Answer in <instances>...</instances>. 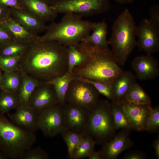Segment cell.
<instances>
[{
  "mask_svg": "<svg viewBox=\"0 0 159 159\" xmlns=\"http://www.w3.org/2000/svg\"><path fill=\"white\" fill-rule=\"evenodd\" d=\"M19 66L35 80L49 82L67 72V47L51 40L30 43L21 57Z\"/></svg>",
  "mask_w": 159,
  "mask_h": 159,
  "instance_id": "1",
  "label": "cell"
},
{
  "mask_svg": "<svg viewBox=\"0 0 159 159\" xmlns=\"http://www.w3.org/2000/svg\"><path fill=\"white\" fill-rule=\"evenodd\" d=\"M77 48L85 55L86 59L73 68L74 76L100 81L111 86L123 72L108 47L98 48L90 43L81 42Z\"/></svg>",
  "mask_w": 159,
  "mask_h": 159,
  "instance_id": "2",
  "label": "cell"
},
{
  "mask_svg": "<svg viewBox=\"0 0 159 159\" xmlns=\"http://www.w3.org/2000/svg\"><path fill=\"white\" fill-rule=\"evenodd\" d=\"M96 23L83 20L76 14L66 13L60 22L53 21L46 26V33L40 36L39 40H54L67 47H77L90 35Z\"/></svg>",
  "mask_w": 159,
  "mask_h": 159,
  "instance_id": "3",
  "label": "cell"
},
{
  "mask_svg": "<svg viewBox=\"0 0 159 159\" xmlns=\"http://www.w3.org/2000/svg\"><path fill=\"white\" fill-rule=\"evenodd\" d=\"M137 26L130 10L125 9L114 21L112 35L108 41L118 64L124 66L133 50L137 46Z\"/></svg>",
  "mask_w": 159,
  "mask_h": 159,
  "instance_id": "4",
  "label": "cell"
},
{
  "mask_svg": "<svg viewBox=\"0 0 159 159\" xmlns=\"http://www.w3.org/2000/svg\"><path fill=\"white\" fill-rule=\"evenodd\" d=\"M34 132L21 128L0 114V150L8 158L19 159L36 142Z\"/></svg>",
  "mask_w": 159,
  "mask_h": 159,
  "instance_id": "5",
  "label": "cell"
},
{
  "mask_svg": "<svg viewBox=\"0 0 159 159\" xmlns=\"http://www.w3.org/2000/svg\"><path fill=\"white\" fill-rule=\"evenodd\" d=\"M110 103L100 99L91 111L84 133L91 135L96 144L103 145L116 135Z\"/></svg>",
  "mask_w": 159,
  "mask_h": 159,
  "instance_id": "6",
  "label": "cell"
},
{
  "mask_svg": "<svg viewBox=\"0 0 159 159\" xmlns=\"http://www.w3.org/2000/svg\"><path fill=\"white\" fill-rule=\"evenodd\" d=\"M50 6L57 14L71 13L82 17L105 13L110 4L109 0H57Z\"/></svg>",
  "mask_w": 159,
  "mask_h": 159,
  "instance_id": "7",
  "label": "cell"
},
{
  "mask_svg": "<svg viewBox=\"0 0 159 159\" xmlns=\"http://www.w3.org/2000/svg\"><path fill=\"white\" fill-rule=\"evenodd\" d=\"M100 93L92 84L74 79L67 92V103L84 107L90 111L97 105Z\"/></svg>",
  "mask_w": 159,
  "mask_h": 159,
  "instance_id": "8",
  "label": "cell"
},
{
  "mask_svg": "<svg viewBox=\"0 0 159 159\" xmlns=\"http://www.w3.org/2000/svg\"><path fill=\"white\" fill-rule=\"evenodd\" d=\"M37 126L44 136L52 138L65 128L63 123L62 106L59 103L43 110L37 116Z\"/></svg>",
  "mask_w": 159,
  "mask_h": 159,
  "instance_id": "9",
  "label": "cell"
},
{
  "mask_svg": "<svg viewBox=\"0 0 159 159\" xmlns=\"http://www.w3.org/2000/svg\"><path fill=\"white\" fill-rule=\"evenodd\" d=\"M138 39L137 46L140 51L152 55L159 50V27L149 19H144L137 26Z\"/></svg>",
  "mask_w": 159,
  "mask_h": 159,
  "instance_id": "10",
  "label": "cell"
},
{
  "mask_svg": "<svg viewBox=\"0 0 159 159\" xmlns=\"http://www.w3.org/2000/svg\"><path fill=\"white\" fill-rule=\"evenodd\" d=\"M62 107L64 127L75 132L84 133L90 111L84 107L67 102Z\"/></svg>",
  "mask_w": 159,
  "mask_h": 159,
  "instance_id": "11",
  "label": "cell"
},
{
  "mask_svg": "<svg viewBox=\"0 0 159 159\" xmlns=\"http://www.w3.org/2000/svg\"><path fill=\"white\" fill-rule=\"evenodd\" d=\"M59 103L54 86L43 83L35 88L30 97L29 106L38 115L45 109Z\"/></svg>",
  "mask_w": 159,
  "mask_h": 159,
  "instance_id": "12",
  "label": "cell"
},
{
  "mask_svg": "<svg viewBox=\"0 0 159 159\" xmlns=\"http://www.w3.org/2000/svg\"><path fill=\"white\" fill-rule=\"evenodd\" d=\"M131 131L122 129L112 139L102 145L98 151L102 159H117L122 152L131 148L134 143L130 137Z\"/></svg>",
  "mask_w": 159,
  "mask_h": 159,
  "instance_id": "13",
  "label": "cell"
},
{
  "mask_svg": "<svg viewBox=\"0 0 159 159\" xmlns=\"http://www.w3.org/2000/svg\"><path fill=\"white\" fill-rule=\"evenodd\" d=\"M122 104L133 130L146 131L147 120L152 109L151 105L138 104L126 100Z\"/></svg>",
  "mask_w": 159,
  "mask_h": 159,
  "instance_id": "14",
  "label": "cell"
},
{
  "mask_svg": "<svg viewBox=\"0 0 159 159\" xmlns=\"http://www.w3.org/2000/svg\"><path fill=\"white\" fill-rule=\"evenodd\" d=\"M131 66L136 78L142 80H153L159 74V64L152 55L147 54L136 57Z\"/></svg>",
  "mask_w": 159,
  "mask_h": 159,
  "instance_id": "15",
  "label": "cell"
},
{
  "mask_svg": "<svg viewBox=\"0 0 159 159\" xmlns=\"http://www.w3.org/2000/svg\"><path fill=\"white\" fill-rule=\"evenodd\" d=\"M12 114H7L9 120L18 127L34 132L38 130L37 115L29 106H18Z\"/></svg>",
  "mask_w": 159,
  "mask_h": 159,
  "instance_id": "16",
  "label": "cell"
},
{
  "mask_svg": "<svg viewBox=\"0 0 159 159\" xmlns=\"http://www.w3.org/2000/svg\"><path fill=\"white\" fill-rule=\"evenodd\" d=\"M24 10L45 22L53 21L57 14L44 0H19Z\"/></svg>",
  "mask_w": 159,
  "mask_h": 159,
  "instance_id": "17",
  "label": "cell"
},
{
  "mask_svg": "<svg viewBox=\"0 0 159 159\" xmlns=\"http://www.w3.org/2000/svg\"><path fill=\"white\" fill-rule=\"evenodd\" d=\"M136 78L131 72L124 71L112 84V102L122 103L130 88L135 82Z\"/></svg>",
  "mask_w": 159,
  "mask_h": 159,
  "instance_id": "18",
  "label": "cell"
},
{
  "mask_svg": "<svg viewBox=\"0 0 159 159\" xmlns=\"http://www.w3.org/2000/svg\"><path fill=\"white\" fill-rule=\"evenodd\" d=\"M10 15L29 32L38 34L46 30L45 22L24 10L10 8Z\"/></svg>",
  "mask_w": 159,
  "mask_h": 159,
  "instance_id": "19",
  "label": "cell"
},
{
  "mask_svg": "<svg viewBox=\"0 0 159 159\" xmlns=\"http://www.w3.org/2000/svg\"><path fill=\"white\" fill-rule=\"evenodd\" d=\"M0 24L10 32L16 41L29 43L38 40L39 39L40 36L27 30L10 15L2 21Z\"/></svg>",
  "mask_w": 159,
  "mask_h": 159,
  "instance_id": "20",
  "label": "cell"
},
{
  "mask_svg": "<svg viewBox=\"0 0 159 159\" xmlns=\"http://www.w3.org/2000/svg\"><path fill=\"white\" fill-rule=\"evenodd\" d=\"M22 77V82L17 93L18 106H29L30 97L35 88L39 85L44 82H41L31 77L25 73L20 68Z\"/></svg>",
  "mask_w": 159,
  "mask_h": 159,
  "instance_id": "21",
  "label": "cell"
},
{
  "mask_svg": "<svg viewBox=\"0 0 159 159\" xmlns=\"http://www.w3.org/2000/svg\"><path fill=\"white\" fill-rule=\"evenodd\" d=\"M93 30L92 34H90L82 42L90 43L98 48H108L109 44L107 39V25L105 19L102 21L97 22Z\"/></svg>",
  "mask_w": 159,
  "mask_h": 159,
  "instance_id": "22",
  "label": "cell"
},
{
  "mask_svg": "<svg viewBox=\"0 0 159 159\" xmlns=\"http://www.w3.org/2000/svg\"><path fill=\"white\" fill-rule=\"evenodd\" d=\"M74 79V76L72 73L67 72L63 76L55 78L49 82H45L54 86L59 100V104L62 106L67 103L66 95L70 83Z\"/></svg>",
  "mask_w": 159,
  "mask_h": 159,
  "instance_id": "23",
  "label": "cell"
},
{
  "mask_svg": "<svg viewBox=\"0 0 159 159\" xmlns=\"http://www.w3.org/2000/svg\"><path fill=\"white\" fill-rule=\"evenodd\" d=\"M110 105L115 131L120 129L133 130L122 104L112 102Z\"/></svg>",
  "mask_w": 159,
  "mask_h": 159,
  "instance_id": "24",
  "label": "cell"
},
{
  "mask_svg": "<svg viewBox=\"0 0 159 159\" xmlns=\"http://www.w3.org/2000/svg\"><path fill=\"white\" fill-rule=\"evenodd\" d=\"M3 81L1 90L16 93L21 86L22 77L19 67L8 72H3Z\"/></svg>",
  "mask_w": 159,
  "mask_h": 159,
  "instance_id": "25",
  "label": "cell"
},
{
  "mask_svg": "<svg viewBox=\"0 0 159 159\" xmlns=\"http://www.w3.org/2000/svg\"><path fill=\"white\" fill-rule=\"evenodd\" d=\"M65 142L67 149V157L71 159L75 150L86 134L75 132L65 129L60 133Z\"/></svg>",
  "mask_w": 159,
  "mask_h": 159,
  "instance_id": "26",
  "label": "cell"
},
{
  "mask_svg": "<svg viewBox=\"0 0 159 159\" xmlns=\"http://www.w3.org/2000/svg\"><path fill=\"white\" fill-rule=\"evenodd\" d=\"M125 100L138 104L151 105V104L150 97L142 87L136 82L130 88Z\"/></svg>",
  "mask_w": 159,
  "mask_h": 159,
  "instance_id": "27",
  "label": "cell"
},
{
  "mask_svg": "<svg viewBox=\"0 0 159 159\" xmlns=\"http://www.w3.org/2000/svg\"><path fill=\"white\" fill-rule=\"evenodd\" d=\"M16 93L1 90L0 91V114L5 115L18 106Z\"/></svg>",
  "mask_w": 159,
  "mask_h": 159,
  "instance_id": "28",
  "label": "cell"
},
{
  "mask_svg": "<svg viewBox=\"0 0 159 159\" xmlns=\"http://www.w3.org/2000/svg\"><path fill=\"white\" fill-rule=\"evenodd\" d=\"M29 43L13 41L0 47V56H21L26 51Z\"/></svg>",
  "mask_w": 159,
  "mask_h": 159,
  "instance_id": "29",
  "label": "cell"
},
{
  "mask_svg": "<svg viewBox=\"0 0 159 159\" xmlns=\"http://www.w3.org/2000/svg\"><path fill=\"white\" fill-rule=\"evenodd\" d=\"M96 142L91 135H86L74 152L72 159H81L87 158L95 149Z\"/></svg>",
  "mask_w": 159,
  "mask_h": 159,
  "instance_id": "30",
  "label": "cell"
},
{
  "mask_svg": "<svg viewBox=\"0 0 159 159\" xmlns=\"http://www.w3.org/2000/svg\"><path fill=\"white\" fill-rule=\"evenodd\" d=\"M67 72L72 73L73 68L84 62L86 59V57L77 47L74 46L67 47Z\"/></svg>",
  "mask_w": 159,
  "mask_h": 159,
  "instance_id": "31",
  "label": "cell"
},
{
  "mask_svg": "<svg viewBox=\"0 0 159 159\" xmlns=\"http://www.w3.org/2000/svg\"><path fill=\"white\" fill-rule=\"evenodd\" d=\"M74 79L92 84L100 94L106 97L108 100H112L111 86L110 85L100 81L89 80L74 76Z\"/></svg>",
  "mask_w": 159,
  "mask_h": 159,
  "instance_id": "32",
  "label": "cell"
},
{
  "mask_svg": "<svg viewBox=\"0 0 159 159\" xmlns=\"http://www.w3.org/2000/svg\"><path fill=\"white\" fill-rule=\"evenodd\" d=\"M21 56H0V69L3 72H8L18 69Z\"/></svg>",
  "mask_w": 159,
  "mask_h": 159,
  "instance_id": "33",
  "label": "cell"
},
{
  "mask_svg": "<svg viewBox=\"0 0 159 159\" xmlns=\"http://www.w3.org/2000/svg\"><path fill=\"white\" fill-rule=\"evenodd\" d=\"M159 129V107L152 108L147 122L146 131L150 133L158 132Z\"/></svg>",
  "mask_w": 159,
  "mask_h": 159,
  "instance_id": "34",
  "label": "cell"
},
{
  "mask_svg": "<svg viewBox=\"0 0 159 159\" xmlns=\"http://www.w3.org/2000/svg\"><path fill=\"white\" fill-rule=\"evenodd\" d=\"M48 154L40 147L32 148L25 151L19 159H48Z\"/></svg>",
  "mask_w": 159,
  "mask_h": 159,
  "instance_id": "35",
  "label": "cell"
},
{
  "mask_svg": "<svg viewBox=\"0 0 159 159\" xmlns=\"http://www.w3.org/2000/svg\"><path fill=\"white\" fill-rule=\"evenodd\" d=\"M15 40L10 32L6 28L0 24V47Z\"/></svg>",
  "mask_w": 159,
  "mask_h": 159,
  "instance_id": "36",
  "label": "cell"
},
{
  "mask_svg": "<svg viewBox=\"0 0 159 159\" xmlns=\"http://www.w3.org/2000/svg\"><path fill=\"white\" fill-rule=\"evenodd\" d=\"M149 14L150 19L155 25L159 27V5L152 6L150 9Z\"/></svg>",
  "mask_w": 159,
  "mask_h": 159,
  "instance_id": "37",
  "label": "cell"
},
{
  "mask_svg": "<svg viewBox=\"0 0 159 159\" xmlns=\"http://www.w3.org/2000/svg\"><path fill=\"white\" fill-rule=\"evenodd\" d=\"M147 158L146 155L139 151H132L127 152L123 157L124 159H145Z\"/></svg>",
  "mask_w": 159,
  "mask_h": 159,
  "instance_id": "38",
  "label": "cell"
},
{
  "mask_svg": "<svg viewBox=\"0 0 159 159\" xmlns=\"http://www.w3.org/2000/svg\"><path fill=\"white\" fill-rule=\"evenodd\" d=\"M0 3L11 9L24 10L19 0H0Z\"/></svg>",
  "mask_w": 159,
  "mask_h": 159,
  "instance_id": "39",
  "label": "cell"
},
{
  "mask_svg": "<svg viewBox=\"0 0 159 159\" xmlns=\"http://www.w3.org/2000/svg\"><path fill=\"white\" fill-rule=\"evenodd\" d=\"M10 8L0 3V23L10 15Z\"/></svg>",
  "mask_w": 159,
  "mask_h": 159,
  "instance_id": "40",
  "label": "cell"
},
{
  "mask_svg": "<svg viewBox=\"0 0 159 159\" xmlns=\"http://www.w3.org/2000/svg\"><path fill=\"white\" fill-rule=\"evenodd\" d=\"M152 145L155 150V156L157 159H159V138L155 140Z\"/></svg>",
  "mask_w": 159,
  "mask_h": 159,
  "instance_id": "41",
  "label": "cell"
},
{
  "mask_svg": "<svg viewBox=\"0 0 159 159\" xmlns=\"http://www.w3.org/2000/svg\"><path fill=\"white\" fill-rule=\"evenodd\" d=\"M87 158L89 159H102L100 153L96 151L95 149L92 151Z\"/></svg>",
  "mask_w": 159,
  "mask_h": 159,
  "instance_id": "42",
  "label": "cell"
},
{
  "mask_svg": "<svg viewBox=\"0 0 159 159\" xmlns=\"http://www.w3.org/2000/svg\"><path fill=\"white\" fill-rule=\"evenodd\" d=\"M115 1L120 4H130L132 3L134 0H114Z\"/></svg>",
  "mask_w": 159,
  "mask_h": 159,
  "instance_id": "43",
  "label": "cell"
},
{
  "mask_svg": "<svg viewBox=\"0 0 159 159\" xmlns=\"http://www.w3.org/2000/svg\"><path fill=\"white\" fill-rule=\"evenodd\" d=\"M2 73H2V71L0 69V91L1 90L3 83V77Z\"/></svg>",
  "mask_w": 159,
  "mask_h": 159,
  "instance_id": "44",
  "label": "cell"
},
{
  "mask_svg": "<svg viewBox=\"0 0 159 159\" xmlns=\"http://www.w3.org/2000/svg\"><path fill=\"white\" fill-rule=\"evenodd\" d=\"M8 157L0 150V159H7Z\"/></svg>",
  "mask_w": 159,
  "mask_h": 159,
  "instance_id": "45",
  "label": "cell"
},
{
  "mask_svg": "<svg viewBox=\"0 0 159 159\" xmlns=\"http://www.w3.org/2000/svg\"><path fill=\"white\" fill-rule=\"evenodd\" d=\"M50 5L53 4L57 0H44Z\"/></svg>",
  "mask_w": 159,
  "mask_h": 159,
  "instance_id": "46",
  "label": "cell"
},
{
  "mask_svg": "<svg viewBox=\"0 0 159 159\" xmlns=\"http://www.w3.org/2000/svg\"></svg>",
  "mask_w": 159,
  "mask_h": 159,
  "instance_id": "47",
  "label": "cell"
}]
</instances>
